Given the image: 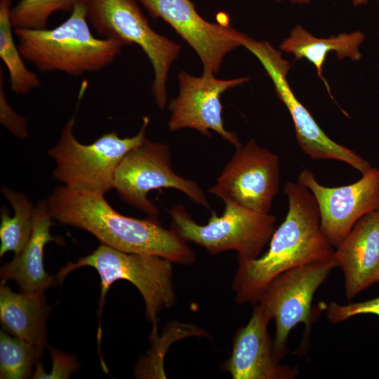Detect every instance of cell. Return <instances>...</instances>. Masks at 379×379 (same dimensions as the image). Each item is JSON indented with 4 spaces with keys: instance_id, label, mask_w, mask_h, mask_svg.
Segmentation results:
<instances>
[{
    "instance_id": "1",
    "label": "cell",
    "mask_w": 379,
    "mask_h": 379,
    "mask_svg": "<svg viewBox=\"0 0 379 379\" xmlns=\"http://www.w3.org/2000/svg\"><path fill=\"white\" fill-rule=\"evenodd\" d=\"M284 191L288 210L274 232L268 251L255 259L237 256L238 267L232 284L237 305L256 304L278 275L326 260L334 254L335 250L321 232L319 209L312 193L293 181H288Z\"/></svg>"
},
{
    "instance_id": "2",
    "label": "cell",
    "mask_w": 379,
    "mask_h": 379,
    "mask_svg": "<svg viewBox=\"0 0 379 379\" xmlns=\"http://www.w3.org/2000/svg\"><path fill=\"white\" fill-rule=\"evenodd\" d=\"M105 195L65 185L56 187L46 203L52 218L95 236L101 244L133 253L155 255L173 263L191 265L193 250L157 218L137 219L114 210Z\"/></svg>"
},
{
    "instance_id": "3",
    "label": "cell",
    "mask_w": 379,
    "mask_h": 379,
    "mask_svg": "<svg viewBox=\"0 0 379 379\" xmlns=\"http://www.w3.org/2000/svg\"><path fill=\"white\" fill-rule=\"evenodd\" d=\"M18 47L27 61L41 72L58 71L73 77L109 65L126 45L92 34L84 1L53 29L15 28Z\"/></svg>"
},
{
    "instance_id": "4",
    "label": "cell",
    "mask_w": 379,
    "mask_h": 379,
    "mask_svg": "<svg viewBox=\"0 0 379 379\" xmlns=\"http://www.w3.org/2000/svg\"><path fill=\"white\" fill-rule=\"evenodd\" d=\"M149 123V118L144 117L134 136L121 138L113 131L84 145L74 135L73 116L62 128L56 145L48 151L55 161L54 178L65 186L105 195L113 188L114 173L121 160L146 139Z\"/></svg>"
},
{
    "instance_id": "5",
    "label": "cell",
    "mask_w": 379,
    "mask_h": 379,
    "mask_svg": "<svg viewBox=\"0 0 379 379\" xmlns=\"http://www.w3.org/2000/svg\"><path fill=\"white\" fill-rule=\"evenodd\" d=\"M172 263L158 255L127 253L101 244L91 254L62 267L56 278L62 282L76 269L81 267L95 268L101 281L99 315L112 283L121 279L128 281L142 295L146 316L156 330L157 314L163 310L173 307L176 300Z\"/></svg>"
},
{
    "instance_id": "6",
    "label": "cell",
    "mask_w": 379,
    "mask_h": 379,
    "mask_svg": "<svg viewBox=\"0 0 379 379\" xmlns=\"http://www.w3.org/2000/svg\"><path fill=\"white\" fill-rule=\"evenodd\" d=\"M223 201L222 215L212 211L206 225L196 222L183 205L176 204L168 211L171 229L185 241L196 244L211 254L235 251L249 259L258 258L276 230V217Z\"/></svg>"
},
{
    "instance_id": "7",
    "label": "cell",
    "mask_w": 379,
    "mask_h": 379,
    "mask_svg": "<svg viewBox=\"0 0 379 379\" xmlns=\"http://www.w3.org/2000/svg\"><path fill=\"white\" fill-rule=\"evenodd\" d=\"M137 1L84 0V3L88 22L98 34L126 46L138 45L147 55L154 69L152 95L163 109L167 101L169 69L181 46L151 28Z\"/></svg>"
},
{
    "instance_id": "8",
    "label": "cell",
    "mask_w": 379,
    "mask_h": 379,
    "mask_svg": "<svg viewBox=\"0 0 379 379\" xmlns=\"http://www.w3.org/2000/svg\"><path fill=\"white\" fill-rule=\"evenodd\" d=\"M113 188L124 201L149 217L158 218L159 211L148 199V193L161 188L180 190L194 203L211 210L198 183L173 171L168 145L147 138L121 160L114 173Z\"/></svg>"
},
{
    "instance_id": "9",
    "label": "cell",
    "mask_w": 379,
    "mask_h": 379,
    "mask_svg": "<svg viewBox=\"0 0 379 379\" xmlns=\"http://www.w3.org/2000/svg\"><path fill=\"white\" fill-rule=\"evenodd\" d=\"M336 267L333 255L289 270L275 277L260 295L257 303L275 322L273 352L277 361L286 354L288 334L295 326L303 323L308 336L314 295Z\"/></svg>"
},
{
    "instance_id": "10",
    "label": "cell",
    "mask_w": 379,
    "mask_h": 379,
    "mask_svg": "<svg viewBox=\"0 0 379 379\" xmlns=\"http://www.w3.org/2000/svg\"><path fill=\"white\" fill-rule=\"evenodd\" d=\"M242 46L258 58L271 78L277 95L292 117L298 143L307 156L314 160L343 161L361 174L371 168L366 159L353 150L331 139L295 97L287 80L291 64L283 58L280 51L268 42L258 41L248 36Z\"/></svg>"
},
{
    "instance_id": "11",
    "label": "cell",
    "mask_w": 379,
    "mask_h": 379,
    "mask_svg": "<svg viewBox=\"0 0 379 379\" xmlns=\"http://www.w3.org/2000/svg\"><path fill=\"white\" fill-rule=\"evenodd\" d=\"M280 182L277 154L260 147L254 139L236 147L215 184L208 192L254 211L270 213Z\"/></svg>"
},
{
    "instance_id": "12",
    "label": "cell",
    "mask_w": 379,
    "mask_h": 379,
    "mask_svg": "<svg viewBox=\"0 0 379 379\" xmlns=\"http://www.w3.org/2000/svg\"><path fill=\"white\" fill-rule=\"evenodd\" d=\"M298 183L314 195L319 209L320 230L333 246H338L364 215L379 211V169L371 167L357 182L340 187L321 185L313 172L303 169Z\"/></svg>"
},
{
    "instance_id": "13",
    "label": "cell",
    "mask_w": 379,
    "mask_h": 379,
    "mask_svg": "<svg viewBox=\"0 0 379 379\" xmlns=\"http://www.w3.org/2000/svg\"><path fill=\"white\" fill-rule=\"evenodd\" d=\"M249 77L222 80L214 74L200 77L182 71L178 74L179 93L170 100L171 112L168 121L171 131L189 128L211 137L209 130L218 133L235 147L241 145L237 134L225 129L222 117L220 95L228 89L247 81Z\"/></svg>"
},
{
    "instance_id": "14",
    "label": "cell",
    "mask_w": 379,
    "mask_h": 379,
    "mask_svg": "<svg viewBox=\"0 0 379 379\" xmlns=\"http://www.w3.org/2000/svg\"><path fill=\"white\" fill-rule=\"evenodd\" d=\"M154 18H160L195 51L204 72L215 74L225 56L242 46L244 34L230 25L202 18L190 0H138Z\"/></svg>"
},
{
    "instance_id": "15",
    "label": "cell",
    "mask_w": 379,
    "mask_h": 379,
    "mask_svg": "<svg viewBox=\"0 0 379 379\" xmlns=\"http://www.w3.org/2000/svg\"><path fill=\"white\" fill-rule=\"evenodd\" d=\"M270 321L263 308L255 304L246 325L236 332L231 356L222 365L233 379H294L299 375L298 366L280 364L275 359Z\"/></svg>"
},
{
    "instance_id": "16",
    "label": "cell",
    "mask_w": 379,
    "mask_h": 379,
    "mask_svg": "<svg viewBox=\"0 0 379 379\" xmlns=\"http://www.w3.org/2000/svg\"><path fill=\"white\" fill-rule=\"evenodd\" d=\"M333 256L344 274L348 300L379 282V211L361 217L336 247Z\"/></svg>"
},
{
    "instance_id": "17",
    "label": "cell",
    "mask_w": 379,
    "mask_h": 379,
    "mask_svg": "<svg viewBox=\"0 0 379 379\" xmlns=\"http://www.w3.org/2000/svg\"><path fill=\"white\" fill-rule=\"evenodd\" d=\"M52 219L46 201H39L34 207L30 239L20 253L1 267V284L14 281L26 293H44L56 284L44 267L45 246L51 241L60 242L50 233Z\"/></svg>"
},
{
    "instance_id": "18",
    "label": "cell",
    "mask_w": 379,
    "mask_h": 379,
    "mask_svg": "<svg viewBox=\"0 0 379 379\" xmlns=\"http://www.w3.org/2000/svg\"><path fill=\"white\" fill-rule=\"evenodd\" d=\"M48 307L44 293H14L0 287V320L5 331L31 345L39 358L46 346Z\"/></svg>"
},
{
    "instance_id": "19",
    "label": "cell",
    "mask_w": 379,
    "mask_h": 379,
    "mask_svg": "<svg viewBox=\"0 0 379 379\" xmlns=\"http://www.w3.org/2000/svg\"><path fill=\"white\" fill-rule=\"evenodd\" d=\"M364 40V34L359 31L350 34L341 33L328 38H317L297 25L291 31L289 36L282 41L279 48L293 55L295 60L306 59L313 64L318 76L333 100L329 85L322 75V67L328 53L335 52L338 60L349 58L354 61L359 60L361 53L359 48Z\"/></svg>"
},
{
    "instance_id": "20",
    "label": "cell",
    "mask_w": 379,
    "mask_h": 379,
    "mask_svg": "<svg viewBox=\"0 0 379 379\" xmlns=\"http://www.w3.org/2000/svg\"><path fill=\"white\" fill-rule=\"evenodd\" d=\"M1 193L11 204L14 215L11 217L8 209L2 207L0 225V256L8 251L15 255L20 253L29 241L33 228L34 207L22 193L3 187Z\"/></svg>"
},
{
    "instance_id": "21",
    "label": "cell",
    "mask_w": 379,
    "mask_h": 379,
    "mask_svg": "<svg viewBox=\"0 0 379 379\" xmlns=\"http://www.w3.org/2000/svg\"><path fill=\"white\" fill-rule=\"evenodd\" d=\"M11 10V0H0V57L8 72L11 91L26 95L40 86V80L26 67L14 41Z\"/></svg>"
},
{
    "instance_id": "22",
    "label": "cell",
    "mask_w": 379,
    "mask_h": 379,
    "mask_svg": "<svg viewBox=\"0 0 379 379\" xmlns=\"http://www.w3.org/2000/svg\"><path fill=\"white\" fill-rule=\"evenodd\" d=\"M39 357L29 344L0 332V378L25 379L31 375Z\"/></svg>"
},
{
    "instance_id": "23",
    "label": "cell",
    "mask_w": 379,
    "mask_h": 379,
    "mask_svg": "<svg viewBox=\"0 0 379 379\" xmlns=\"http://www.w3.org/2000/svg\"><path fill=\"white\" fill-rule=\"evenodd\" d=\"M84 0H20L11 10L13 29H46L52 14L57 11L72 13Z\"/></svg>"
},
{
    "instance_id": "24",
    "label": "cell",
    "mask_w": 379,
    "mask_h": 379,
    "mask_svg": "<svg viewBox=\"0 0 379 379\" xmlns=\"http://www.w3.org/2000/svg\"><path fill=\"white\" fill-rule=\"evenodd\" d=\"M320 305V304H319ZM321 309H326L328 319L333 324L344 321L359 314H375L379 316V296L364 302L340 305L335 302L323 304Z\"/></svg>"
},
{
    "instance_id": "25",
    "label": "cell",
    "mask_w": 379,
    "mask_h": 379,
    "mask_svg": "<svg viewBox=\"0 0 379 379\" xmlns=\"http://www.w3.org/2000/svg\"><path fill=\"white\" fill-rule=\"evenodd\" d=\"M53 366L51 372L47 373L41 364L38 361L36 369L32 375V378H69L71 374L79 368L74 356L63 353L55 348L50 347Z\"/></svg>"
},
{
    "instance_id": "26",
    "label": "cell",
    "mask_w": 379,
    "mask_h": 379,
    "mask_svg": "<svg viewBox=\"0 0 379 379\" xmlns=\"http://www.w3.org/2000/svg\"><path fill=\"white\" fill-rule=\"evenodd\" d=\"M0 87V121L1 124L15 137L23 139L28 135L27 121L17 114L8 103L2 86V70L1 69Z\"/></svg>"
},
{
    "instance_id": "27",
    "label": "cell",
    "mask_w": 379,
    "mask_h": 379,
    "mask_svg": "<svg viewBox=\"0 0 379 379\" xmlns=\"http://www.w3.org/2000/svg\"><path fill=\"white\" fill-rule=\"evenodd\" d=\"M275 1H281L283 0H275ZM286 1H288L293 4H307L311 1V0H286Z\"/></svg>"
},
{
    "instance_id": "28",
    "label": "cell",
    "mask_w": 379,
    "mask_h": 379,
    "mask_svg": "<svg viewBox=\"0 0 379 379\" xmlns=\"http://www.w3.org/2000/svg\"><path fill=\"white\" fill-rule=\"evenodd\" d=\"M352 4L354 6H359L364 4H366L368 2V0H351Z\"/></svg>"
}]
</instances>
